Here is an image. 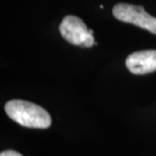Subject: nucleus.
Listing matches in <instances>:
<instances>
[{"label":"nucleus","mask_w":156,"mask_h":156,"mask_svg":"<svg viewBox=\"0 0 156 156\" xmlns=\"http://www.w3.org/2000/svg\"><path fill=\"white\" fill-rule=\"evenodd\" d=\"M5 112L12 121L23 127L47 129L52 123L51 116L45 108L21 99L8 101L5 105Z\"/></svg>","instance_id":"f257e3e1"},{"label":"nucleus","mask_w":156,"mask_h":156,"mask_svg":"<svg viewBox=\"0 0 156 156\" xmlns=\"http://www.w3.org/2000/svg\"><path fill=\"white\" fill-rule=\"evenodd\" d=\"M62 37L72 45L89 48L98 43L93 38V30L87 29L81 18L74 15H66L60 24Z\"/></svg>","instance_id":"f03ea898"},{"label":"nucleus","mask_w":156,"mask_h":156,"mask_svg":"<svg viewBox=\"0 0 156 156\" xmlns=\"http://www.w3.org/2000/svg\"><path fill=\"white\" fill-rule=\"evenodd\" d=\"M113 14L119 20L135 24L156 35V17L148 14L143 6L119 3L113 8Z\"/></svg>","instance_id":"7ed1b4c3"},{"label":"nucleus","mask_w":156,"mask_h":156,"mask_svg":"<svg viewBox=\"0 0 156 156\" xmlns=\"http://www.w3.org/2000/svg\"><path fill=\"white\" fill-rule=\"evenodd\" d=\"M126 66L130 72L137 75L156 71V50H144L128 56Z\"/></svg>","instance_id":"20e7f679"},{"label":"nucleus","mask_w":156,"mask_h":156,"mask_svg":"<svg viewBox=\"0 0 156 156\" xmlns=\"http://www.w3.org/2000/svg\"><path fill=\"white\" fill-rule=\"evenodd\" d=\"M0 156H23V155L14 150H5V151L1 152Z\"/></svg>","instance_id":"39448f33"}]
</instances>
